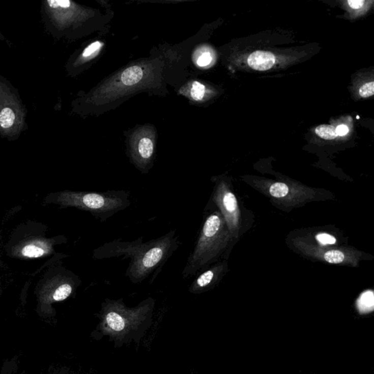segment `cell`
Listing matches in <instances>:
<instances>
[{"instance_id":"11","label":"cell","mask_w":374,"mask_h":374,"mask_svg":"<svg viewBox=\"0 0 374 374\" xmlns=\"http://www.w3.org/2000/svg\"><path fill=\"white\" fill-rule=\"evenodd\" d=\"M22 255L28 258H38L44 255L46 249L37 244H28L23 248Z\"/></svg>"},{"instance_id":"17","label":"cell","mask_w":374,"mask_h":374,"mask_svg":"<svg viewBox=\"0 0 374 374\" xmlns=\"http://www.w3.org/2000/svg\"><path fill=\"white\" fill-rule=\"evenodd\" d=\"M359 94L363 98L373 96L374 94V82H368L360 87Z\"/></svg>"},{"instance_id":"8","label":"cell","mask_w":374,"mask_h":374,"mask_svg":"<svg viewBox=\"0 0 374 374\" xmlns=\"http://www.w3.org/2000/svg\"><path fill=\"white\" fill-rule=\"evenodd\" d=\"M373 294L372 292H365L360 297L358 301V307L360 312L365 313L372 311L374 304Z\"/></svg>"},{"instance_id":"15","label":"cell","mask_w":374,"mask_h":374,"mask_svg":"<svg viewBox=\"0 0 374 374\" xmlns=\"http://www.w3.org/2000/svg\"><path fill=\"white\" fill-rule=\"evenodd\" d=\"M206 94V87L199 82H193L191 87L190 95L195 100H201Z\"/></svg>"},{"instance_id":"14","label":"cell","mask_w":374,"mask_h":374,"mask_svg":"<svg viewBox=\"0 0 374 374\" xmlns=\"http://www.w3.org/2000/svg\"><path fill=\"white\" fill-rule=\"evenodd\" d=\"M103 44L100 41H95L90 44V46L87 47V48L83 51L82 53V59L83 60H88L92 57L96 56L97 53L100 52V49L102 48V46Z\"/></svg>"},{"instance_id":"4","label":"cell","mask_w":374,"mask_h":374,"mask_svg":"<svg viewBox=\"0 0 374 374\" xmlns=\"http://www.w3.org/2000/svg\"><path fill=\"white\" fill-rule=\"evenodd\" d=\"M154 303L153 298H149L131 308L126 306L122 300H105L100 312L102 330L113 337L130 333L150 318Z\"/></svg>"},{"instance_id":"13","label":"cell","mask_w":374,"mask_h":374,"mask_svg":"<svg viewBox=\"0 0 374 374\" xmlns=\"http://www.w3.org/2000/svg\"><path fill=\"white\" fill-rule=\"evenodd\" d=\"M324 259L331 264H339L344 261L345 255L339 250H330L325 253Z\"/></svg>"},{"instance_id":"2","label":"cell","mask_w":374,"mask_h":374,"mask_svg":"<svg viewBox=\"0 0 374 374\" xmlns=\"http://www.w3.org/2000/svg\"><path fill=\"white\" fill-rule=\"evenodd\" d=\"M56 201L63 207L76 208L90 213L97 219L105 221L131 205L130 192L125 190L106 192H73L60 193Z\"/></svg>"},{"instance_id":"3","label":"cell","mask_w":374,"mask_h":374,"mask_svg":"<svg viewBox=\"0 0 374 374\" xmlns=\"http://www.w3.org/2000/svg\"><path fill=\"white\" fill-rule=\"evenodd\" d=\"M225 221L218 211L205 219L194 250L183 270V278H189L211 263L225 246L227 232Z\"/></svg>"},{"instance_id":"6","label":"cell","mask_w":374,"mask_h":374,"mask_svg":"<svg viewBox=\"0 0 374 374\" xmlns=\"http://www.w3.org/2000/svg\"><path fill=\"white\" fill-rule=\"evenodd\" d=\"M223 269V266L219 265L200 273L192 281L189 291L193 294H199L206 291L219 280V275L222 272Z\"/></svg>"},{"instance_id":"7","label":"cell","mask_w":374,"mask_h":374,"mask_svg":"<svg viewBox=\"0 0 374 374\" xmlns=\"http://www.w3.org/2000/svg\"><path fill=\"white\" fill-rule=\"evenodd\" d=\"M250 68L259 71H266L273 68L276 58L271 52L257 51L253 52L247 60Z\"/></svg>"},{"instance_id":"19","label":"cell","mask_w":374,"mask_h":374,"mask_svg":"<svg viewBox=\"0 0 374 374\" xmlns=\"http://www.w3.org/2000/svg\"><path fill=\"white\" fill-rule=\"evenodd\" d=\"M48 3L51 8H70V4H71L69 1H53V0L48 1Z\"/></svg>"},{"instance_id":"16","label":"cell","mask_w":374,"mask_h":374,"mask_svg":"<svg viewBox=\"0 0 374 374\" xmlns=\"http://www.w3.org/2000/svg\"><path fill=\"white\" fill-rule=\"evenodd\" d=\"M212 55H211V52L205 50V51L200 52L199 56H197V65H199V67L208 66L212 62Z\"/></svg>"},{"instance_id":"20","label":"cell","mask_w":374,"mask_h":374,"mask_svg":"<svg viewBox=\"0 0 374 374\" xmlns=\"http://www.w3.org/2000/svg\"><path fill=\"white\" fill-rule=\"evenodd\" d=\"M347 3L352 9L358 10L364 6L365 2L363 0H349V1H347Z\"/></svg>"},{"instance_id":"1","label":"cell","mask_w":374,"mask_h":374,"mask_svg":"<svg viewBox=\"0 0 374 374\" xmlns=\"http://www.w3.org/2000/svg\"><path fill=\"white\" fill-rule=\"evenodd\" d=\"M142 240V237L133 241L114 240L94 250L92 256L97 261L116 257H122V261L130 259L126 276L131 282L140 283L161 269L179 246L176 231L148 242Z\"/></svg>"},{"instance_id":"18","label":"cell","mask_w":374,"mask_h":374,"mask_svg":"<svg viewBox=\"0 0 374 374\" xmlns=\"http://www.w3.org/2000/svg\"><path fill=\"white\" fill-rule=\"evenodd\" d=\"M316 239L318 240L320 244L323 245H333L336 243V239L333 236L327 233H320L316 236Z\"/></svg>"},{"instance_id":"12","label":"cell","mask_w":374,"mask_h":374,"mask_svg":"<svg viewBox=\"0 0 374 374\" xmlns=\"http://www.w3.org/2000/svg\"><path fill=\"white\" fill-rule=\"evenodd\" d=\"M290 192L289 187L283 183L276 182L273 184L269 188V192L271 196L281 198L287 195Z\"/></svg>"},{"instance_id":"21","label":"cell","mask_w":374,"mask_h":374,"mask_svg":"<svg viewBox=\"0 0 374 374\" xmlns=\"http://www.w3.org/2000/svg\"><path fill=\"white\" fill-rule=\"evenodd\" d=\"M335 132H336L337 135L339 136H344L349 132V128L347 126L344 125H341L335 128Z\"/></svg>"},{"instance_id":"5","label":"cell","mask_w":374,"mask_h":374,"mask_svg":"<svg viewBox=\"0 0 374 374\" xmlns=\"http://www.w3.org/2000/svg\"><path fill=\"white\" fill-rule=\"evenodd\" d=\"M214 200L220 209L229 231L233 232L237 227L238 206L236 196L229 191L225 183L221 182L216 187Z\"/></svg>"},{"instance_id":"10","label":"cell","mask_w":374,"mask_h":374,"mask_svg":"<svg viewBox=\"0 0 374 374\" xmlns=\"http://www.w3.org/2000/svg\"><path fill=\"white\" fill-rule=\"evenodd\" d=\"M315 132L319 137L324 140H333L338 136L335 132V127L332 125H322L315 129Z\"/></svg>"},{"instance_id":"9","label":"cell","mask_w":374,"mask_h":374,"mask_svg":"<svg viewBox=\"0 0 374 374\" xmlns=\"http://www.w3.org/2000/svg\"><path fill=\"white\" fill-rule=\"evenodd\" d=\"M16 120L14 112L10 108H5L0 113V126L3 129L11 128Z\"/></svg>"}]
</instances>
